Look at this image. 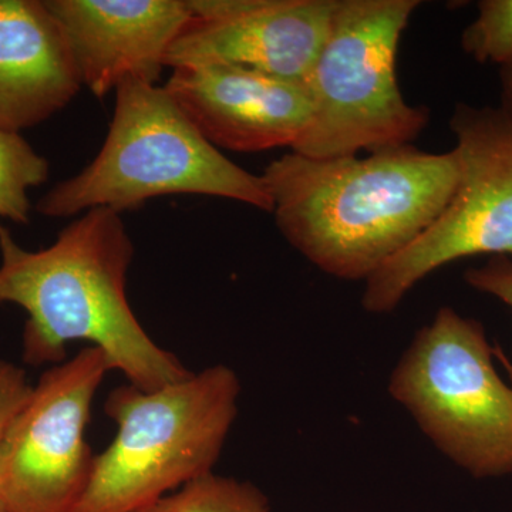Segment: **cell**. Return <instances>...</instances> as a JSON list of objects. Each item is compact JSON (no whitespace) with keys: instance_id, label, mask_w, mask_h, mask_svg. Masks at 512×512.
<instances>
[{"instance_id":"3957f363","label":"cell","mask_w":512,"mask_h":512,"mask_svg":"<svg viewBox=\"0 0 512 512\" xmlns=\"http://www.w3.org/2000/svg\"><path fill=\"white\" fill-rule=\"evenodd\" d=\"M103 147L92 163L46 192L36 210L67 218L94 208L123 214L171 194L210 195L272 212L262 175L212 146L165 87L124 80Z\"/></svg>"},{"instance_id":"30bf717a","label":"cell","mask_w":512,"mask_h":512,"mask_svg":"<svg viewBox=\"0 0 512 512\" xmlns=\"http://www.w3.org/2000/svg\"><path fill=\"white\" fill-rule=\"evenodd\" d=\"M164 87L212 146L238 153L293 148L312 117L306 82L245 67H178Z\"/></svg>"},{"instance_id":"d6986e66","label":"cell","mask_w":512,"mask_h":512,"mask_svg":"<svg viewBox=\"0 0 512 512\" xmlns=\"http://www.w3.org/2000/svg\"><path fill=\"white\" fill-rule=\"evenodd\" d=\"M501 107H503V109L512 117V87L511 89H503Z\"/></svg>"},{"instance_id":"8fae6325","label":"cell","mask_w":512,"mask_h":512,"mask_svg":"<svg viewBox=\"0 0 512 512\" xmlns=\"http://www.w3.org/2000/svg\"><path fill=\"white\" fill-rule=\"evenodd\" d=\"M66 37L83 86L104 99L124 80L157 84L192 19L188 0H43Z\"/></svg>"},{"instance_id":"7c38bea8","label":"cell","mask_w":512,"mask_h":512,"mask_svg":"<svg viewBox=\"0 0 512 512\" xmlns=\"http://www.w3.org/2000/svg\"><path fill=\"white\" fill-rule=\"evenodd\" d=\"M82 86L43 0H0V128L20 133L49 120Z\"/></svg>"},{"instance_id":"9a60e30c","label":"cell","mask_w":512,"mask_h":512,"mask_svg":"<svg viewBox=\"0 0 512 512\" xmlns=\"http://www.w3.org/2000/svg\"><path fill=\"white\" fill-rule=\"evenodd\" d=\"M476 20L464 29L461 47L476 62L512 63V0H481Z\"/></svg>"},{"instance_id":"52a82bcc","label":"cell","mask_w":512,"mask_h":512,"mask_svg":"<svg viewBox=\"0 0 512 512\" xmlns=\"http://www.w3.org/2000/svg\"><path fill=\"white\" fill-rule=\"evenodd\" d=\"M460 178L424 234L366 281L367 312L389 313L441 266L476 255H512V117L503 107L458 103L450 119Z\"/></svg>"},{"instance_id":"ac0fdd59","label":"cell","mask_w":512,"mask_h":512,"mask_svg":"<svg viewBox=\"0 0 512 512\" xmlns=\"http://www.w3.org/2000/svg\"><path fill=\"white\" fill-rule=\"evenodd\" d=\"M500 79L503 89H511L512 87V63L508 66L500 67Z\"/></svg>"},{"instance_id":"2e32d148","label":"cell","mask_w":512,"mask_h":512,"mask_svg":"<svg viewBox=\"0 0 512 512\" xmlns=\"http://www.w3.org/2000/svg\"><path fill=\"white\" fill-rule=\"evenodd\" d=\"M464 279L471 288L495 296L512 309V258L510 256H493L480 268L468 269ZM497 355L507 367L512 386V365L505 359L503 353L497 352Z\"/></svg>"},{"instance_id":"4fadbf2b","label":"cell","mask_w":512,"mask_h":512,"mask_svg":"<svg viewBox=\"0 0 512 512\" xmlns=\"http://www.w3.org/2000/svg\"><path fill=\"white\" fill-rule=\"evenodd\" d=\"M137 512H271L254 484L210 473Z\"/></svg>"},{"instance_id":"ba28073f","label":"cell","mask_w":512,"mask_h":512,"mask_svg":"<svg viewBox=\"0 0 512 512\" xmlns=\"http://www.w3.org/2000/svg\"><path fill=\"white\" fill-rule=\"evenodd\" d=\"M111 370L106 353L90 346L33 384L0 441V501L10 512H76L96 457L86 427Z\"/></svg>"},{"instance_id":"277c9868","label":"cell","mask_w":512,"mask_h":512,"mask_svg":"<svg viewBox=\"0 0 512 512\" xmlns=\"http://www.w3.org/2000/svg\"><path fill=\"white\" fill-rule=\"evenodd\" d=\"M241 383L224 365L160 387H117L104 410L117 424L94 457L76 512H137L185 484L214 473L237 419Z\"/></svg>"},{"instance_id":"ffe728a7","label":"cell","mask_w":512,"mask_h":512,"mask_svg":"<svg viewBox=\"0 0 512 512\" xmlns=\"http://www.w3.org/2000/svg\"><path fill=\"white\" fill-rule=\"evenodd\" d=\"M0 512H10L8 510V507H6V505L3 504L2 501H0Z\"/></svg>"},{"instance_id":"6da1fadb","label":"cell","mask_w":512,"mask_h":512,"mask_svg":"<svg viewBox=\"0 0 512 512\" xmlns=\"http://www.w3.org/2000/svg\"><path fill=\"white\" fill-rule=\"evenodd\" d=\"M286 241L320 271L367 281L440 217L460 178L456 151L410 146L357 156L285 154L265 168Z\"/></svg>"},{"instance_id":"8992f818","label":"cell","mask_w":512,"mask_h":512,"mask_svg":"<svg viewBox=\"0 0 512 512\" xmlns=\"http://www.w3.org/2000/svg\"><path fill=\"white\" fill-rule=\"evenodd\" d=\"M477 320L441 308L390 377L389 392L444 456L477 478L512 474V386Z\"/></svg>"},{"instance_id":"5bb4252c","label":"cell","mask_w":512,"mask_h":512,"mask_svg":"<svg viewBox=\"0 0 512 512\" xmlns=\"http://www.w3.org/2000/svg\"><path fill=\"white\" fill-rule=\"evenodd\" d=\"M49 177V163L20 133L0 128V218L28 224V191Z\"/></svg>"},{"instance_id":"e0dca14e","label":"cell","mask_w":512,"mask_h":512,"mask_svg":"<svg viewBox=\"0 0 512 512\" xmlns=\"http://www.w3.org/2000/svg\"><path fill=\"white\" fill-rule=\"evenodd\" d=\"M32 390L33 384L29 383L25 370L0 359V441L16 414L28 402Z\"/></svg>"},{"instance_id":"5b68a950","label":"cell","mask_w":512,"mask_h":512,"mask_svg":"<svg viewBox=\"0 0 512 512\" xmlns=\"http://www.w3.org/2000/svg\"><path fill=\"white\" fill-rule=\"evenodd\" d=\"M419 0H335L328 35L306 86L312 117L293 153L357 156L410 146L430 121L397 82L400 39Z\"/></svg>"},{"instance_id":"9c48e42d","label":"cell","mask_w":512,"mask_h":512,"mask_svg":"<svg viewBox=\"0 0 512 512\" xmlns=\"http://www.w3.org/2000/svg\"><path fill=\"white\" fill-rule=\"evenodd\" d=\"M192 19L165 67L238 66L306 82L335 0H188Z\"/></svg>"},{"instance_id":"7a4b0ae2","label":"cell","mask_w":512,"mask_h":512,"mask_svg":"<svg viewBox=\"0 0 512 512\" xmlns=\"http://www.w3.org/2000/svg\"><path fill=\"white\" fill-rule=\"evenodd\" d=\"M134 244L119 212L94 208L28 251L0 224V305L28 313L22 356L28 365H60L70 343L86 340L137 389L180 382L190 370L154 342L127 298Z\"/></svg>"}]
</instances>
